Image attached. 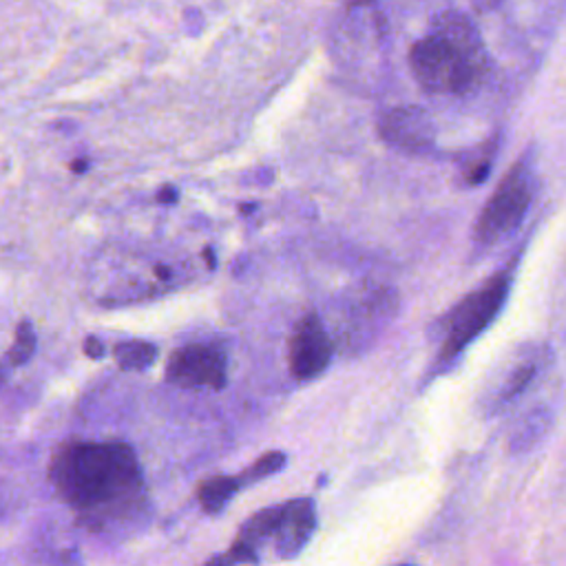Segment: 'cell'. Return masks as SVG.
<instances>
[{
  "label": "cell",
  "instance_id": "8",
  "mask_svg": "<svg viewBox=\"0 0 566 566\" xmlns=\"http://www.w3.org/2000/svg\"><path fill=\"white\" fill-rule=\"evenodd\" d=\"M317 529V507L310 498H297L281 504L279 527L275 533V547L281 558H297L310 542Z\"/></svg>",
  "mask_w": 566,
  "mask_h": 566
},
{
  "label": "cell",
  "instance_id": "16",
  "mask_svg": "<svg viewBox=\"0 0 566 566\" xmlns=\"http://www.w3.org/2000/svg\"><path fill=\"white\" fill-rule=\"evenodd\" d=\"M156 275H157L162 281H168V279H171V270H168V268H164V266H157V268H156Z\"/></svg>",
  "mask_w": 566,
  "mask_h": 566
},
{
  "label": "cell",
  "instance_id": "7",
  "mask_svg": "<svg viewBox=\"0 0 566 566\" xmlns=\"http://www.w3.org/2000/svg\"><path fill=\"white\" fill-rule=\"evenodd\" d=\"M290 372L297 380H312L332 361V341L317 315H306L290 337Z\"/></svg>",
  "mask_w": 566,
  "mask_h": 566
},
{
  "label": "cell",
  "instance_id": "2",
  "mask_svg": "<svg viewBox=\"0 0 566 566\" xmlns=\"http://www.w3.org/2000/svg\"><path fill=\"white\" fill-rule=\"evenodd\" d=\"M409 69L434 96H462L480 85L487 49L476 25L460 12H442L431 23V32L411 45Z\"/></svg>",
  "mask_w": 566,
  "mask_h": 566
},
{
  "label": "cell",
  "instance_id": "15",
  "mask_svg": "<svg viewBox=\"0 0 566 566\" xmlns=\"http://www.w3.org/2000/svg\"><path fill=\"white\" fill-rule=\"evenodd\" d=\"M85 352L89 354L91 359H100L102 354H105V346H102V343L97 341L96 337H89V339H86V341H85Z\"/></svg>",
  "mask_w": 566,
  "mask_h": 566
},
{
  "label": "cell",
  "instance_id": "1",
  "mask_svg": "<svg viewBox=\"0 0 566 566\" xmlns=\"http://www.w3.org/2000/svg\"><path fill=\"white\" fill-rule=\"evenodd\" d=\"M51 482L94 531L128 520L142 504V470L126 442H71L54 458Z\"/></svg>",
  "mask_w": 566,
  "mask_h": 566
},
{
  "label": "cell",
  "instance_id": "11",
  "mask_svg": "<svg viewBox=\"0 0 566 566\" xmlns=\"http://www.w3.org/2000/svg\"><path fill=\"white\" fill-rule=\"evenodd\" d=\"M157 349L147 341H125L113 348V357L120 368L125 369H144L156 361Z\"/></svg>",
  "mask_w": 566,
  "mask_h": 566
},
{
  "label": "cell",
  "instance_id": "3",
  "mask_svg": "<svg viewBox=\"0 0 566 566\" xmlns=\"http://www.w3.org/2000/svg\"><path fill=\"white\" fill-rule=\"evenodd\" d=\"M509 295V275L498 272L491 279L482 283L478 290L467 295L447 317L445 341L440 348V359L451 361L462 352L470 343L476 341L493 323V318L500 315L504 301Z\"/></svg>",
  "mask_w": 566,
  "mask_h": 566
},
{
  "label": "cell",
  "instance_id": "19",
  "mask_svg": "<svg viewBox=\"0 0 566 566\" xmlns=\"http://www.w3.org/2000/svg\"><path fill=\"white\" fill-rule=\"evenodd\" d=\"M5 380H7V372H5V368H3V365H0V388H3V385H5Z\"/></svg>",
  "mask_w": 566,
  "mask_h": 566
},
{
  "label": "cell",
  "instance_id": "5",
  "mask_svg": "<svg viewBox=\"0 0 566 566\" xmlns=\"http://www.w3.org/2000/svg\"><path fill=\"white\" fill-rule=\"evenodd\" d=\"M379 136L388 147L408 156H425L436 144V126L430 113L419 106H396L379 120Z\"/></svg>",
  "mask_w": 566,
  "mask_h": 566
},
{
  "label": "cell",
  "instance_id": "10",
  "mask_svg": "<svg viewBox=\"0 0 566 566\" xmlns=\"http://www.w3.org/2000/svg\"><path fill=\"white\" fill-rule=\"evenodd\" d=\"M239 489L241 485H239V480H237V476L235 478L215 476V478H210V480L202 482V487H199V491H197L199 504H202V509L206 513L215 516V513L224 511L226 504L233 500V496L239 491Z\"/></svg>",
  "mask_w": 566,
  "mask_h": 566
},
{
  "label": "cell",
  "instance_id": "6",
  "mask_svg": "<svg viewBox=\"0 0 566 566\" xmlns=\"http://www.w3.org/2000/svg\"><path fill=\"white\" fill-rule=\"evenodd\" d=\"M167 380L179 388L221 389L226 385V357L213 346L179 348L167 365Z\"/></svg>",
  "mask_w": 566,
  "mask_h": 566
},
{
  "label": "cell",
  "instance_id": "18",
  "mask_svg": "<svg viewBox=\"0 0 566 566\" xmlns=\"http://www.w3.org/2000/svg\"><path fill=\"white\" fill-rule=\"evenodd\" d=\"M86 167H89V162H85V159H82V162H76V164H74V167H71V168H74V171H76V173H82V171H85V168H86Z\"/></svg>",
  "mask_w": 566,
  "mask_h": 566
},
{
  "label": "cell",
  "instance_id": "14",
  "mask_svg": "<svg viewBox=\"0 0 566 566\" xmlns=\"http://www.w3.org/2000/svg\"><path fill=\"white\" fill-rule=\"evenodd\" d=\"M533 374H535V365H520L516 372L511 374V379L507 380V385H504L502 400L516 399V396L522 392L529 383H531Z\"/></svg>",
  "mask_w": 566,
  "mask_h": 566
},
{
  "label": "cell",
  "instance_id": "12",
  "mask_svg": "<svg viewBox=\"0 0 566 566\" xmlns=\"http://www.w3.org/2000/svg\"><path fill=\"white\" fill-rule=\"evenodd\" d=\"M283 465H286V456L281 451H270V454L261 456L255 465H250L241 476H237V480H239L241 487L252 485V482L264 480V478L272 476V473L281 471Z\"/></svg>",
  "mask_w": 566,
  "mask_h": 566
},
{
  "label": "cell",
  "instance_id": "13",
  "mask_svg": "<svg viewBox=\"0 0 566 566\" xmlns=\"http://www.w3.org/2000/svg\"><path fill=\"white\" fill-rule=\"evenodd\" d=\"M35 349V334L27 321H23L16 330V341H14L12 349L7 352V361L12 365H25L34 357Z\"/></svg>",
  "mask_w": 566,
  "mask_h": 566
},
{
  "label": "cell",
  "instance_id": "17",
  "mask_svg": "<svg viewBox=\"0 0 566 566\" xmlns=\"http://www.w3.org/2000/svg\"><path fill=\"white\" fill-rule=\"evenodd\" d=\"M159 202H175L173 188H164V193L159 195Z\"/></svg>",
  "mask_w": 566,
  "mask_h": 566
},
{
  "label": "cell",
  "instance_id": "9",
  "mask_svg": "<svg viewBox=\"0 0 566 566\" xmlns=\"http://www.w3.org/2000/svg\"><path fill=\"white\" fill-rule=\"evenodd\" d=\"M279 518H281V507H268L257 511L255 516L246 520V524L241 527L239 535H237L235 542H239L241 547L255 551L259 555L261 544L266 540L275 538L277 527H279Z\"/></svg>",
  "mask_w": 566,
  "mask_h": 566
},
{
  "label": "cell",
  "instance_id": "4",
  "mask_svg": "<svg viewBox=\"0 0 566 566\" xmlns=\"http://www.w3.org/2000/svg\"><path fill=\"white\" fill-rule=\"evenodd\" d=\"M531 199V173L527 164L518 162L482 208L473 228V239L482 246H493L504 237L516 233L518 226L527 217Z\"/></svg>",
  "mask_w": 566,
  "mask_h": 566
}]
</instances>
